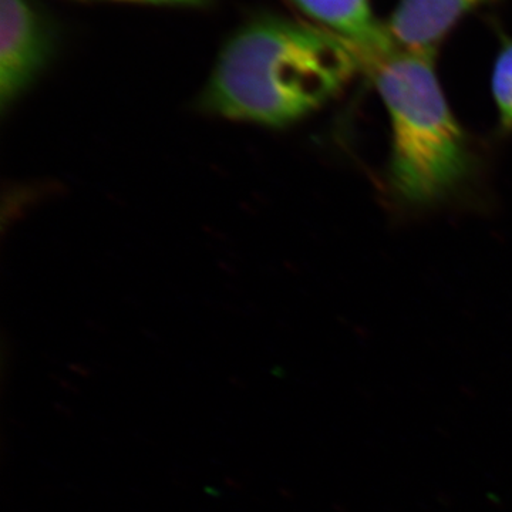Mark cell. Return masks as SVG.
I'll return each instance as SVG.
<instances>
[{
  "label": "cell",
  "mask_w": 512,
  "mask_h": 512,
  "mask_svg": "<svg viewBox=\"0 0 512 512\" xmlns=\"http://www.w3.org/2000/svg\"><path fill=\"white\" fill-rule=\"evenodd\" d=\"M90 2L141 3V5L177 6V8H201L212 0H90Z\"/></svg>",
  "instance_id": "obj_7"
},
{
  "label": "cell",
  "mask_w": 512,
  "mask_h": 512,
  "mask_svg": "<svg viewBox=\"0 0 512 512\" xmlns=\"http://www.w3.org/2000/svg\"><path fill=\"white\" fill-rule=\"evenodd\" d=\"M359 67L355 47L343 37L259 13L222 46L200 106L222 119L284 128L335 99Z\"/></svg>",
  "instance_id": "obj_1"
},
{
  "label": "cell",
  "mask_w": 512,
  "mask_h": 512,
  "mask_svg": "<svg viewBox=\"0 0 512 512\" xmlns=\"http://www.w3.org/2000/svg\"><path fill=\"white\" fill-rule=\"evenodd\" d=\"M56 33L36 0H0V103L12 106L55 53Z\"/></svg>",
  "instance_id": "obj_3"
},
{
  "label": "cell",
  "mask_w": 512,
  "mask_h": 512,
  "mask_svg": "<svg viewBox=\"0 0 512 512\" xmlns=\"http://www.w3.org/2000/svg\"><path fill=\"white\" fill-rule=\"evenodd\" d=\"M491 92L501 128L512 131V40L504 43L495 59Z\"/></svg>",
  "instance_id": "obj_6"
},
{
  "label": "cell",
  "mask_w": 512,
  "mask_h": 512,
  "mask_svg": "<svg viewBox=\"0 0 512 512\" xmlns=\"http://www.w3.org/2000/svg\"><path fill=\"white\" fill-rule=\"evenodd\" d=\"M493 0H400L386 28L394 45L433 53L471 12Z\"/></svg>",
  "instance_id": "obj_4"
},
{
  "label": "cell",
  "mask_w": 512,
  "mask_h": 512,
  "mask_svg": "<svg viewBox=\"0 0 512 512\" xmlns=\"http://www.w3.org/2000/svg\"><path fill=\"white\" fill-rule=\"evenodd\" d=\"M320 28L329 30L366 56L392 45L386 28L373 16L372 0H292Z\"/></svg>",
  "instance_id": "obj_5"
},
{
  "label": "cell",
  "mask_w": 512,
  "mask_h": 512,
  "mask_svg": "<svg viewBox=\"0 0 512 512\" xmlns=\"http://www.w3.org/2000/svg\"><path fill=\"white\" fill-rule=\"evenodd\" d=\"M433 57L394 43L360 57L389 113L390 183L400 200L416 207L453 194L473 164L466 133L441 89Z\"/></svg>",
  "instance_id": "obj_2"
}]
</instances>
